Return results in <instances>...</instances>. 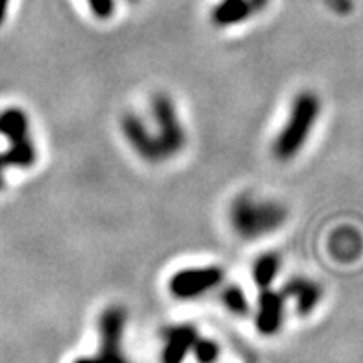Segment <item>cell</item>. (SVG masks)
I'll return each mask as SVG.
<instances>
[{
    "label": "cell",
    "instance_id": "6da1fadb",
    "mask_svg": "<svg viewBox=\"0 0 363 363\" xmlns=\"http://www.w3.org/2000/svg\"><path fill=\"white\" fill-rule=\"evenodd\" d=\"M286 206L274 201H262L250 195H239L230 208V223L235 234L243 239L271 235L286 223Z\"/></svg>",
    "mask_w": 363,
    "mask_h": 363
},
{
    "label": "cell",
    "instance_id": "7a4b0ae2",
    "mask_svg": "<svg viewBox=\"0 0 363 363\" xmlns=\"http://www.w3.org/2000/svg\"><path fill=\"white\" fill-rule=\"evenodd\" d=\"M320 113L319 96L311 91H302L295 96L291 111L286 125L280 130L277 141L272 145V152L280 162H289L301 152L311 134V128L317 123Z\"/></svg>",
    "mask_w": 363,
    "mask_h": 363
},
{
    "label": "cell",
    "instance_id": "3957f363",
    "mask_svg": "<svg viewBox=\"0 0 363 363\" xmlns=\"http://www.w3.org/2000/svg\"><path fill=\"white\" fill-rule=\"evenodd\" d=\"M150 108H152L154 123L158 126V132L154 135L158 141L160 152H162L163 160H169L177 156L186 145V130L178 119L174 102L171 101L169 95H163V93L154 95L150 101Z\"/></svg>",
    "mask_w": 363,
    "mask_h": 363
},
{
    "label": "cell",
    "instance_id": "277c9868",
    "mask_svg": "<svg viewBox=\"0 0 363 363\" xmlns=\"http://www.w3.org/2000/svg\"><path fill=\"white\" fill-rule=\"evenodd\" d=\"M223 269L211 267H189L174 272L169 282L171 293L178 298H193L202 293L210 291L223 280Z\"/></svg>",
    "mask_w": 363,
    "mask_h": 363
},
{
    "label": "cell",
    "instance_id": "5b68a950",
    "mask_svg": "<svg viewBox=\"0 0 363 363\" xmlns=\"http://www.w3.org/2000/svg\"><path fill=\"white\" fill-rule=\"evenodd\" d=\"M121 126H123V134H125L130 147L134 148L135 152H138L145 162H163L158 141H156V135L145 126L141 117H138V115L134 113H126L125 117H123V121H121Z\"/></svg>",
    "mask_w": 363,
    "mask_h": 363
},
{
    "label": "cell",
    "instance_id": "8992f818",
    "mask_svg": "<svg viewBox=\"0 0 363 363\" xmlns=\"http://www.w3.org/2000/svg\"><path fill=\"white\" fill-rule=\"evenodd\" d=\"M282 310H284V293H274L271 289H263L262 296H259V317L258 325L259 328L265 332H272L277 330L280 320H282Z\"/></svg>",
    "mask_w": 363,
    "mask_h": 363
},
{
    "label": "cell",
    "instance_id": "52a82bcc",
    "mask_svg": "<svg viewBox=\"0 0 363 363\" xmlns=\"http://www.w3.org/2000/svg\"><path fill=\"white\" fill-rule=\"evenodd\" d=\"M284 295L295 296L296 306L301 313H308L315 308V304L320 298V287L315 282H311L308 278H293L284 287Z\"/></svg>",
    "mask_w": 363,
    "mask_h": 363
},
{
    "label": "cell",
    "instance_id": "ba28073f",
    "mask_svg": "<svg viewBox=\"0 0 363 363\" xmlns=\"http://www.w3.org/2000/svg\"><path fill=\"white\" fill-rule=\"evenodd\" d=\"M252 11V4L249 0H223L216 10L211 19L217 26H234L238 23H243Z\"/></svg>",
    "mask_w": 363,
    "mask_h": 363
},
{
    "label": "cell",
    "instance_id": "9c48e42d",
    "mask_svg": "<svg viewBox=\"0 0 363 363\" xmlns=\"http://www.w3.org/2000/svg\"><path fill=\"white\" fill-rule=\"evenodd\" d=\"M280 271V256L277 252L262 254L252 265V278L262 289H267Z\"/></svg>",
    "mask_w": 363,
    "mask_h": 363
},
{
    "label": "cell",
    "instance_id": "30bf717a",
    "mask_svg": "<svg viewBox=\"0 0 363 363\" xmlns=\"http://www.w3.org/2000/svg\"><path fill=\"white\" fill-rule=\"evenodd\" d=\"M223 302H225L228 310L234 313H247L249 304H247V296H245L243 289L238 286H230L223 291Z\"/></svg>",
    "mask_w": 363,
    "mask_h": 363
},
{
    "label": "cell",
    "instance_id": "8fae6325",
    "mask_svg": "<svg viewBox=\"0 0 363 363\" xmlns=\"http://www.w3.org/2000/svg\"><path fill=\"white\" fill-rule=\"evenodd\" d=\"M87 2H89L91 11L99 19H108L113 15V0H87Z\"/></svg>",
    "mask_w": 363,
    "mask_h": 363
},
{
    "label": "cell",
    "instance_id": "7c38bea8",
    "mask_svg": "<svg viewBox=\"0 0 363 363\" xmlns=\"http://www.w3.org/2000/svg\"><path fill=\"white\" fill-rule=\"evenodd\" d=\"M8 2L10 0H0V24L6 19V11H8Z\"/></svg>",
    "mask_w": 363,
    "mask_h": 363
},
{
    "label": "cell",
    "instance_id": "4fadbf2b",
    "mask_svg": "<svg viewBox=\"0 0 363 363\" xmlns=\"http://www.w3.org/2000/svg\"><path fill=\"white\" fill-rule=\"evenodd\" d=\"M250 4H252V8H256V10H262V8H265V4H267V0H250Z\"/></svg>",
    "mask_w": 363,
    "mask_h": 363
}]
</instances>
